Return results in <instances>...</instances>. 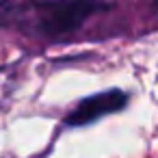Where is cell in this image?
Wrapping results in <instances>:
<instances>
[{
    "instance_id": "1",
    "label": "cell",
    "mask_w": 158,
    "mask_h": 158,
    "mask_svg": "<svg viewBox=\"0 0 158 158\" xmlns=\"http://www.w3.org/2000/svg\"><path fill=\"white\" fill-rule=\"evenodd\" d=\"M102 7L98 0H50L41 5L37 28L41 35L56 39L80 28Z\"/></svg>"
},
{
    "instance_id": "2",
    "label": "cell",
    "mask_w": 158,
    "mask_h": 158,
    "mask_svg": "<svg viewBox=\"0 0 158 158\" xmlns=\"http://www.w3.org/2000/svg\"><path fill=\"white\" fill-rule=\"evenodd\" d=\"M130 95L123 89H108V91H100L93 95L82 98L67 115H65V126L72 128H82L89 123L100 121L106 115H115L119 110H123L128 106Z\"/></svg>"
}]
</instances>
